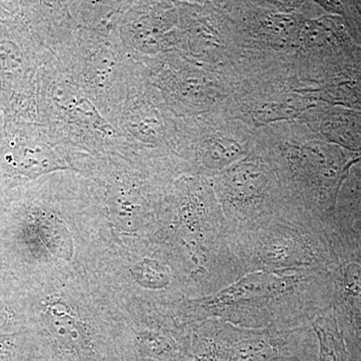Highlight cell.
<instances>
[{"instance_id": "7a4b0ae2", "label": "cell", "mask_w": 361, "mask_h": 361, "mask_svg": "<svg viewBox=\"0 0 361 361\" xmlns=\"http://www.w3.org/2000/svg\"><path fill=\"white\" fill-rule=\"evenodd\" d=\"M295 283V277L282 276L274 273H252L224 289L217 296L216 301L233 303L251 299L265 298L282 293Z\"/></svg>"}, {"instance_id": "6da1fadb", "label": "cell", "mask_w": 361, "mask_h": 361, "mask_svg": "<svg viewBox=\"0 0 361 361\" xmlns=\"http://www.w3.org/2000/svg\"><path fill=\"white\" fill-rule=\"evenodd\" d=\"M290 349L284 343L262 336L244 334L214 342L197 361H289Z\"/></svg>"}, {"instance_id": "3957f363", "label": "cell", "mask_w": 361, "mask_h": 361, "mask_svg": "<svg viewBox=\"0 0 361 361\" xmlns=\"http://www.w3.org/2000/svg\"><path fill=\"white\" fill-rule=\"evenodd\" d=\"M344 286L351 305L361 317V267L351 264L344 273Z\"/></svg>"}]
</instances>
